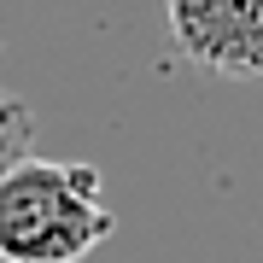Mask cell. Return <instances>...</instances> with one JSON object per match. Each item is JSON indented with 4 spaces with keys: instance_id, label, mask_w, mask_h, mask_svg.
<instances>
[{
    "instance_id": "3957f363",
    "label": "cell",
    "mask_w": 263,
    "mask_h": 263,
    "mask_svg": "<svg viewBox=\"0 0 263 263\" xmlns=\"http://www.w3.org/2000/svg\"><path fill=\"white\" fill-rule=\"evenodd\" d=\"M29 146H35V117H29V105L12 94V88H0V176H6Z\"/></svg>"
},
{
    "instance_id": "6da1fadb",
    "label": "cell",
    "mask_w": 263,
    "mask_h": 263,
    "mask_svg": "<svg viewBox=\"0 0 263 263\" xmlns=\"http://www.w3.org/2000/svg\"><path fill=\"white\" fill-rule=\"evenodd\" d=\"M117 216L105 205L100 170L24 152L0 176V257L6 263H82L111 240Z\"/></svg>"
},
{
    "instance_id": "277c9868",
    "label": "cell",
    "mask_w": 263,
    "mask_h": 263,
    "mask_svg": "<svg viewBox=\"0 0 263 263\" xmlns=\"http://www.w3.org/2000/svg\"><path fill=\"white\" fill-rule=\"evenodd\" d=\"M0 263H6V257H0Z\"/></svg>"
},
{
    "instance_id": "7a4b0ae2",
    "label": "cell",
    "mask_w": 263,
    "mask_h": 263,
    "mask_svg": "<svg viewBox=\"0 0 263 263\" xmlns=\"http://www.w3.org/2000/svg\"><path fill=\"white\" fill-rule=\"evenodd\" d=\"M176 47L216 76H263V0H164Z\"/></svg>"
}]
</instances>
